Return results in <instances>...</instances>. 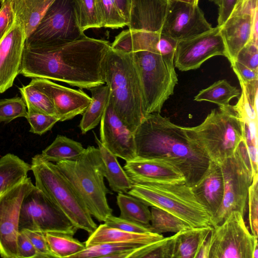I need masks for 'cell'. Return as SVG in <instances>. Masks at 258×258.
<instances>
[{
  "instance_id": "53",
  "label": "cell",
  "mask_w": 258,
  "mask_h": 258,
  "mask_svg": "<svg viewBox=\"0 0 258 258\" xmlns=\"http://www.w3.org/2000/svg\"><path fill=\"white\" fill-rule=\"evenodd\" d=\"M252 258H258V245H256L253 249Z\"/></svg>"
},
{
  "instance_id": "51",
  "label": "cell",
  "mask_w": 258,
  "mask_h": 258,
  "mask_svg": "<svg viewBox=\"0 0 258 258\" xmlns=\"http://www.w3.org/2000/svg\"><path fill=\"white\" fill-rule=\"evenodd\" d=\"M114 1L128 24L130 13V0H114Z\"/></svg>"
},
{
  "instance_id": "49",
  "label": "cell",
  "mask_w": 258,
  "mask_h": 258,
  "mask_svg": "<svg viewBox=\"0 0 258 258\" xmlns=\"http://www.w3.org/2000/svg\"><path fill=\"white\" fill-rule=\"evenodd\" d=\"M237 0H222L219 6L218 27L221 26L229 17Z\"/></svg>"
},
{
  "instance_id": "10",
  "label": "cell",
  "mask_w": 258,
  "mask_h": 258,
  "mask_svg": "<svg viewBox=\"0 0 258 258\" xmlns=\"http://www.w3.org/2000/svg\"><path fill=\"white\" fill-rule=\"evenodd\" d=\"M85 36L77 21L74 0H54L25 44L34 47L56 46Z\"/></svg>"
},
{
  "instance_id": "37",
  "label": "cell",
  "mask_w": 258,
  "mask_h": 258,
  "mask_svg": "<svg viewBox=\"0 0 258 258\" xmlns=\"http://www.w3.org/2000/svg\"><path fill=\"white\" fill-rule=\"evenodd\" d=\"M28 110H33L57 117L55 108L48 96L32 85L19 88Z\"/></svg>"
},
{
  "instance_id": "24",
  "label": "cell",
  "mask_w": 258,
  "mask_h": 258,
  "mask_svg": "<svg viewBox=\"0 0 258 258\" xmlns=\"http://www.w3.org/2000/svg\"><path fill=\"white\" fill-rule=\"evenodd\" d=\"M15 20L22 26L26 39L33 33L54 0H10Z\"/></svg>"
},
{
  "instance_id": "45",
  "label": "cell",
  "mask_w": 258,
  "mask_h": 258,
  "mask_svg": "<svg viewBox=\"0 0 258 258\" xmlns=\"http://www.w3.org/2000/svg\"><path fill=\"white\" fill-rule=\"evenodd\" d=\"M236 61L257 71L258 45L249 41L239 52Z\"/></svg>"
},
{
  "instance_id": "16",
  "label": "cell",
  "mask_w": 258,
  "mask_h": 258,
  "mask_svg": "<svg viewBox=\"0 0 258 258\" xmlns=\"http://www.w3.org/2000/svg\"><path fill=\"white\" fill-rule=\"evenodd\" d=\"M100 123L102 144L113 154L126 162L136 157L134 133L116 114L109 97Z\"/></svg>"
},
{
  "instance_id": "55",
  "label": "cell",
  "mask_w": 258,
  "mask_h": 258,
  "mask_svg": "<svg viewBox=\"0 0 258 258\" xmlns=\"http://www.w3.org/2000/svg\"><path fill=\"white\" fill-rule=\"evenodd\" d=\"M6 0H0V2L2 3H3L4 1H5Z\"/></svg>"
},
{
  "instance_id": "23",
  "label": "cell",
  "mask_w": 258,
  "mask_h": 258,
  "mask_svg": "<svg viewBox=\"0 0 258 258\" xmlns=\"http://www.w3.org/2000/svg\"><path fill=\"white\" fill-rule=\"evenodd\" d=\"M162 234L151 232L134 233L112 228L105 223L97 226L85 242L86 247L108 242L150 243L163 238Z\"/></svg>"
},
{
  "instance_id": "12",
  "label": "cell",
  "mask_w": 258,
  "mask_h": 258,
  "mask_svg": "<svg viewBox=\"0 0 258 258\" xmlns=\"http://www.w3.org/2000/svg\"><path fill=\"white\" fill-rule=\"evenodd\" d=\"M257 238L246 226L244 216L232 211L220 225L212 227L209 258H252Z\"/></svg>"
},
{
  "instance_id": "50",
  "label": "cell",
  "mask_w": 258,
  "mask_h": 258,
  "mask_svg": "<svg viewBox=\"0 0 258 258\" xmlns=\"http://www.w3.org/2000/svg\"><path fill=\"white\" fill-rule=\"evenodd\" d=\"M258 7L255 8L252 12V22L251 27V36L249 41L257 44L258 40Z\"/></svg>"
},
{
  "instance_id": "11",
  "label": "cell",
  "mask_w": 258,
  "mask_h": 258,
  "mask_svg": "<svg viewBox=\"0 0 258 258\" xmlns=\"http://www.w3.org/2000/svg\"><path fill=\"white\" fill-rule=\"evenodd\" d=\"M59 232L74 235L78 229L35 186L24 197L20 209L19 230Z\"/></svg>"
},
{
  "instance_id": "18",
  "label": "cell",
  "mask_w": 258,
  "mask_h": 258,
  "mask_svg": "<svg viewBox=\"0 0 258 258\" xmlns=\"http://www.w3.org/2000/svg\"><path fill=\"white\" fill-rule=\"evenodd\" d=\"M25 33L15 20L10 30L0 41V94L11 87L19 74Z\"/></svg>"
},
{
  "instance_id": "4",
  "label": "cell",
  "mask_w": 258,
  "mask_h": 258,
  "mask_svg": "<svg viewBox=\"0 0 258 258\" xmlns=\"http://www.w3.org/2000/svg\"><path fill=\"white\" fill-rule=\"evenodd\" d=\"M55 165L82 200L92 217L104 222L112 214L107 195L110 191L104 182L100 151L88 146L78 159L56 162Z\"/></svg>"
},
{
  "instance_id": "30",
  "label": "cell",
  "mask_w": 258,
  "mask_h": 258,
  "mask_svg": "<svg viewBox=\"0 0 258 258\" xmlns=\"http://www.w3.org/2000/svg\"><path fill=\"white\" fill-rule=\"evenodd\" d=\"M85 150L80 142L66 136L57 135L53 142L41 154L46 160L51 162L76 160Z\"/></svg>"
},
{
  "instance_id": "42",
  "label": "cell",
  "mask_w": 258,
  "mask_h": 258,
  "mask_svg": "<svg viewBox=\"0 0 258 258\" xmlns=\"http://www.w3.org/2000/svg\"><path fill=\"white\" fill-rule=\"evenodd\" d=\"M249 206L248 220L251 233L258 237V174L254 175L249 188L248 195Z\"/></svg>"
},
{
  "instance_id": "8",
  "label": "cell",
  "mask_w": 258,
  "mask_h": 258,
  "mask_svg": "<svg viewBox=\"0 0 258 258\" xmlns=\"http://www.w3.org/2000/svg\"><path fill=\"white\" fill-rule=\"evenodd\" d=\"M142 88L144 116L160 113L178 83L174 60L151 51L131 53Z\"/></svg>"
},
{
  "instance_id": "35",
  "label": "cell",
  "mask_w": 258,
  "mask_h": 258,
  "mask_svg": "<svg viewBox=\"0 0 258 258\" xmlns=\"http://www.w3.org/2000/svg\"><path fill=\"white\" fill-rule=\"evenodd\" d=\"M150 211V231L152 233H176L191 228L186 222L164 210L151 207Z\"/></svg>"
},
{
  "instance_id": "47",
  "label": "cell",
  "mask_w": 258,
  "mask_h": 258,
  "mask_svg": "<svg viewBox=\"0 0 258 258\" xmlns=\"http://www.w3.org/2000/svg\"><path fill=\"white\" fill-rule=\"evenodd\" d=\"M18 258H37V252L34 246L22 232H19L17 239Z\"/></svg>"
},
{
  "instance_id": "32",
  "label": "cell",
  "mask_w": 258,
  "mask_h": 258,
  "mask_svg": "<svg viewBox=\"0 0 258 258\" xmlns=\"http://www.w3.org/2000/svg\"><path fill=\"white\" fill-rule=\"evenodd\" d=\"M116 199L120 212L119 217L150 228L149 206L138 198L123 193H118Z\"/></svg>"
},
{
  "instance_id": "1",
  "label": "cell",
  "mask_w": 258,
  "mask_h": 258,
  "mask_svg": "<svg viewBox=\"0 0 258 258\" xmlns=\"http://www.w3.org/2000/svg\"><path fill=\"white\" fill-rule=\"evenodd\" d=\"M110 47L107 41L86 35L52 47H34L25 43L19 74L89 90L105 84L101 66Z\"/></svg>"
},
{
  "instance_id": "34",
  "label": "cell",
  "mask_w": 258,
  "mask_h": 258,
  "mask_svg": "<svg viewBox=\"0 0 258 258\" xmlns=\"http://www.w3.org/2000/svg\"><path fill=\"white\" fill-rule=\"evenodd\" d=\"M49 247L56 258L70 257L86 248L85 243L74 238V235L59 232H46Z\"/></svg>"
},
{
  "instance_id": "29",
  "label": "cell",
  "mask_w": 258,
  "mask_h": 258,
  "mask_svg": "<svg viewBox=\"0 0 258 258\" xmlns=\"http://www.w3.org/2000/svg\"><path fill=\"white\" fill-rule=\"evenodd\" d=\"M212 228L211 226L191 227L176 233L172 258H195L203 240Z\"/></svg>"
},
{
  "instance_id": "2",
  "label": "cell",
  "mask_w": 258,
  "mask_h": 258,
  "mask_svg": "<svg viewBox=\"0 0 258 258\" xmlns=\"http://www.w3.org/2000/svg\"><path fill=\"white\" fill-rule=\"evenodd\" d=\"M133 133L136 157L169 162L182 172L189 186L199 179L209 165L210 159L188 138L182 127L160 113L144 116Z\"/></svg>"
},
{
  "instance_id": "31",
  "label": "cell",
  "mask_w": 258,
  "mask_h": 258,
  "mask_svg": "<svg viewBox=\"0 0 258 258\" xmlns=\"http://www.w3.org/2000/svg\"><path fill=\"white\" fill-rule=\"evenodd\" d=\"M154 33L130 29L116 36L110 47L113 49L130 53L141 50H150L154 44Z\"/></svg>"
},
{
  "instance_id": "27",
  "label": "cell",
  "mask_w": 258,
  "mask_h": 258,
  "mask_svg": "<svg viewBox=\"0 0 258 258\" xmlns=\"http://www.w3.org/2000/svg\"><path fill=\"white\" fill-rule=\"evenodd\" d=\"M31 165L18 156L8 153L0 158V194L25 179Z\"/></svg>"
},
{
  "instance_id": "15",
  "label": "cell",
  "mask_w": 258,
  "mask_h": 258,
  "mask_svg": "<svg viewBox=\"0 0 258 258\" xmlns=\"http://www.w3.org/2000/svg\"><path fill=\"white\" fill-rule=\"evenodd\" d=\"M212 29L198 5L171 2L161 33L178 42Z\"/></svg>"
},
{
  "instance_id": "48",
  "label": "cell",
  "mask_w": 258,
  "mask_h": 258,
  "mask_svg": "<svg viewBox=\"0 0 258 258\" xmlns=\"http://www.w3.org/2000/svg\"><path fill=\"white\" fill-rule=\"evenodd\" d=\"M231 65L239 82L247 84L257 80V71L253 70L237 61H235Z\"/></svg>"
},
{
  "instance_id": "20",
  "label": "cell",
  "mask_w": 258,
  "mask_h": 258,
  "mask_svg": "<svg viewBox=\"0 0 258 258\" xmlns=\"http://www.w3.org/2000/svg\"><path fill=\"white\" fill-rule=\"evenodd\" d=\"M170 0H130L128 29L161 32Z\"/></svg>"
},
{
  "instance_id": "14",
  "label": "cell",
  "mask_w": 258,
  "mask_h": 258,
  "mask_svg": "<svg viewBox=\"0 0 258 258\" xmlns=\"http://www.w3.org/2000/svg\"><path fill=\"white\" fill-rule=\"evenodd\" d=\"M217 55L228 57L225 44L218 26L195 37L177 42L175 67L181 71L196 70Z\"/></svg>"
},
{
  "instance_id": "6",
  "label": "cell",
  "mask_w": 258,
  "mask_h": 258,
  "mask_svg": "<svg viewBox=\"0 0 258 258\" xmlns=\"http://www.w3.org/2000/svg\"><path fill=\"white\" fill-rule=\"evenodd\" d=\"M148 206L164 210L186 222L191 227L211 226V215L197 200L185 183H133L126 193Z\"/></svg>"
},
{
  "instance_id": "46",
  "label": "cell",
  "mask_w": 258,
  "mask_h": 258,
  "mask_svg": "<svg viewBox=\"0 0 258 258\" xmlns=\"http://www.w3.org/2000/svg\"><path fill=\"white\" fill-rule=\"evenodd\" d=\"M15 21V15L10 0H6L0 8V41L10 30Z\"/></svg>"
},
{
  "instance_id": "3",
  "label": "cell",
  "mask_w": 258,
  "mask_h": 258,
  "mask_svg": "<svg viewBox=\"0 0 258 258\" xmlns=\"http://www.w3.org/2000/svg\"><path fill=\"white\" fill-rule=\"evenodd\" d=\"M101 72L116 114L134 133L144 113L141 83L131 53L110 47L103 59Z\"/></svg>"
},
{
  "instance_id": "39",
  "label": "cell",
  "mask_w": 258,
  "mask_h": 258,
  "mask_svg": "<svg viewBox=\"0 0 258 258\" xmlns=\"http://www.w3.org/2000/svg\"><path fill=\"white\" fill-rule=\"evenodd\" d=\"M98 3L103 27L115 29L127 26L114 0H98Z\"/></svg>"
},
{
  "instance_id": "41",
  "label": "cell",
  "mask_w": 258,
  "mask_h": 258,
  "mask_svg": "<svg viewBox=\"0 0 258 258\" xmlns=\"http://www.w3.org/2000/svg\"><path fill=\"white\" fill-rule=\"evenodd\" d=\"M26 118L30 125V132L39 135L50 130L59 121L56 116L33 110L27 111Z\"/></svg>"
},
{
  "instance_id": "36",
  "label": "cell",
  "mask_w": 258,
  "mask_h": 258,
  "mask_svg": "<svg viewBox=\"0 0 258 258\" xmlns=\"http://www.w3.org/2000/svg\"><path fill=\"white\" fill-rule=\"evenodd\" d=\"M79 26L83 32L103 27L98 0H74Z\"/></svg>"
},
{
  "instance_id": "38",
  "label": "cell",
  "mask_w": 258,
  "mask_h": 258,
  "mask_svg": "<svg viewBox=\"0 0 258 258\" xmlns=\"http://www.w3.org/2000/svg\"><path fill=\"white\" fill-rule=\"evenodd\" d=\"M175 235L145 244L137 249L131 258H172Z\"/></svg>"
},
{
  "instance_id": "44",
  "label": "cell",
  "mask_w": 258,
  "mask_h": 258,
  "mask_svg": "<svg viewBox=\"0 0 258 258\" xmlns=\"http://www.w3.org/2000/svg\"><path fill=\"white\" fill-rule=\"evenodd\" d=\"M104 223L109 227L131 232H151L149 227L122 219L119 217L114 216L112 214L106 217Z\"/></svg>"
},
{
  "instance_id": "52",
  "label": "cell",
  "mask_w": 258,
  "mask_h": 258,
  "mask_svg": "<svg viewBox=\"0 0 258 258\" xmlns=\"http://www.w3.org/2000/svg\"><path fill=\"white\" fill-rule=\"evenodd\" d=\"M199 1V0H170V2H180L191 5H198Z\"/></svg>"
},
{
  "instance_id": "25",
  "label": "cell",
  "mask_w": 258,
  "mask_h": 258,
  "mask_svg": "<svg viewBox=\"0 0 258 258\" xmlns=\"http://www.w3.org/2000/svg\"><path fill=\"white\" fill-rule=\"evenodd\" d=\"M95 140L99 150L104 177L110 188L117 193L126 194L133 183L119 163L117 157L110 152L95 134Z\"/></svg>"
},
{
  "instance_id": "5",
  "label": "cell",
  "mask_w": 258,
  "mask_h": 258,
  "mask_svg": "<svg viewBox=\"0 0 258 258\" xmlns=\"http://www.w3.org/2000/svg\"><path fill=\"white\" fill-rule=\"evenodd\" d=\"M182 127L188 138L218 164L233 155L243 138V119L232 105L212 110L197 126Z\"/></svg>"
},
{
  "instance_id": "9",
  "label": "cell",
  "mask_w": 258,
  "mask_h": 258,
  "mask_svg": "<svg viewBox=\"0 0 258 258\" xmlns=\"http://www.w3.org/2000/svg\"><path fill=\"white\" fill-rule=\"evenodd\" d=\"M219 164L223 175L224 195L219 208L211 218L212 227L221 224L233 211L244 216L248 190L254 176L243 140L233 155Z\"/></svg>"
},
{
  "instance_id": "19",
  "label": "cell",
  "mask_w": 258,
  "mask_h": 258,
  "mask_svg": "<svg viewBox=\"0 0 258 258\" xmlns=\"http://www.w3.org/2000/svg\"><path fill=\"white\" fill-rule=\"evenodd\" d=\"M123 169L133 183H185L182 172L161 159L136 157L126 161Z\"/></svg>"
},
{
  "instance_id": "40",
  "label": "cell",
  "mask_w": 258,
  "mask_h": 258,
  "mask_svg": "<svg viewBox=\"0 0 258 258\" xmlns=\"http://www.w3.org/2000/svg\"><path fill=\"white\" fill-rule=\"evenodd\" d=\"M26 105L22 98L16 97L0 100V122L9 123L27 114Z\"/></svg>"
},
{
  "instance_id": "13",
  "label": "cell",
  "mask_w": 258,
  "mask_h": 258,
  "mask_svg": "<svg viewBox=\"0 0 258 258\" xmlns=\"http://www.w3.org/2000/svg\"><path fill=\"white\" fill-rule=\"evenodd\" d=\"M30 178L0 194V256L18 258L17 245L20 212L25 196L34 187Z\"/></svg>"
},
{
  "instance_id": "26",
  "label": "cell",
  "mask_w": 258,
  "mask_h": 258,
  "mask_svg": "<svg viewBox=\"0 0 258 258\" xmlns=\"http://www.w3.org/2000/svg\"><path fill=\"white\" fill-rule=\"evenodd\" d=\"M91 102L82 114L79 127L83 134L95 128L100 123L109 97V89L106 84L89 89Z\"/></svg>"
},
{
  "instance_id": "17",
  "label": "cell",
  "mask_w": 258,
  "mask_h": 258,
  "mask_svg": "<svg viewBox=\"0 0 258 258\" xmlns=\"http://www.w3.org/2000/svg\"><path fill=\"white\" fill-rule=\"evenodd\" d=\"M30 84L48 96L60 121L82 114L92 100L81 89L76 90L67 87L48 79L33 78Z\"/></svg>"
},
{
  "instance_id": "43",
  "label": "cell",
  "mask_w": 258,
  "mask_h": 258,
  "mask_svg": "<svg viewBox=\"0 0 258 258\" xmlns=\"http://www.w3.org/2000/svg\"><path fill=\"white\" fill-rule=\"evenodd\" d=\"M21 232L28 237L34 246L37 252V258H56L49 247L44 233L28 229H23Z\"/></svg>"
},
{
  "instance_id": "7",
  "label": "cell",
  "mask_w": 258,
  "mask_h": 258,
  "mask_svg": "<svg viewBox=\"0 0 258 258\" xmlns=\"http://www.w3.org/2000/svg\"><path fill=\"white\" fill-rule=\"evenodd\" d=\"M35 186L42 191L78 229L92 233L97 227L86 206L55 163L41 154L32 157L31 163Z\"/></svg>"
},
{
  "instance_id": "54",
  "label": "cell",
  "mask_w": 258,
  "mask_h": 258,
  "mask_svg": "<svg viewBox=\"0 0 258 258\" xmlns=\"http://www.w3.org/2000/svg\"><path fill=\"white\" fill-rule=\"evenodd\" d=\"M210 1L214 3L216 5L219 6L222 2V0H210Z\"/></svg>"
},
{
  "instance_id": "22",
  "label": "cell",
  "mask_w": 258,
  "mask_h": 258,
  "mask_svg": "<svg viewBox=\"0 0 258 258\" xmlns=\"http://www.w3.org/2000/svg\"><path fill=\"white\" fill-rule=\"evenodd\" d=\"M251 22L252 13L229 17L219 27L231 64L236 61L239 52L250 40Z\"/></svg>"
},
{
  "instance_id": "33",
  "label": "cell",
  "mask_w": 258,
  "mask_h": 258,
  "mask_svg": "<svg viewBox=\"0 0 258 258\" xmlns=\"http://www.w3.org/2000/svg\"><path fill=\"white\" fill-rule=\"evenodd\" d=\"M240 92L236 87L232 86L226 80L215 82L207 88L201 90L194 97L197 101H206L218 105L219 108L229 107L230 101L240 95Z\"/></svg>"
},
{
  "instance_id": "21",
  "label": "cell",
  "mask_w": 258,
  "mask_h": 258,
  "mask_svg": "<svg viewBox=\"0 0 258 258\" xmlns=\"http://www.w3.org/2000/svg\"><path fill=\"white\" fill-rule=\"evenodd\" d=\"M190 187L197 200L212 216L214 215L221 204L224 195L223 178L219 164L210 160L202 176Z\"/></svg>"
},
{
  "instance_id": "28",
  "label": "cell",
  "mask_w": 258,
  "mask_h": 258,
  "mask_svg": "<svg viewBox=\"0 0 258 258\" xmlns=\"http://www.w3.org/2000/svg\"><path fill=\"white\" fill-rule=\"evenodd\" d=\"M146 244L137 242H108L88 247L70 258H131L139 248Z\"/></svg>"
}]
</instances>
